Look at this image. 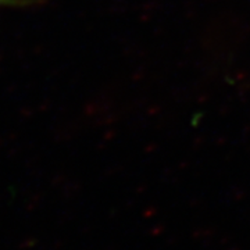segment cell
I'll return each instance as SVG.
<instances>
[{"label": "cell", "mask_w": 250, "mask_h": 250, "mask_svg": "<svg viewBox=\"0 0 250 250\" xmlns=\"http://www.w3.org/2000/svg\"><path fill=\"white\" fill-rule=\"evenodd\" d=\"M3 1H4V0H0V3H3Z\"/></svg>", "instance_id": "6da1fadb"}]
</instances>
